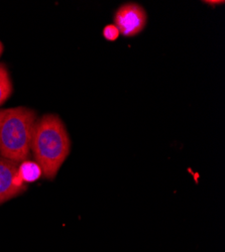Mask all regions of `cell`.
<instances>
[{
	"mask_svg": "<svg viewBox=\"0 0 225 252\" xmlns=\"http://www.w3.org/2000/svg\"><path fill=\"white\" fill-rule=\"evenodd\" d=\"M31 151L47 180H54L71 151V140L58 115L46 114L34 124Z\"/></svg>",
	"mask_w": 225,
	"mask_h": 252,
	"instance_id": "6da1fadb",
	"label": "cell"
},
{
	"mask_svg": "<svg viewBox=\"0 0 225 252\" xmlns=\"http://www.w3.org/2000/svg\"><path fill=\"white\" fill-rule=\"evenodd\" d=\"M36 119L26 107L0 109V157L16 163L27 160Z\"/></svg>",
	"mask_w": 225,
	"mask_h": 252,
	"instance_id": "7a4b0ae2",
	"label": "cell"
},
{
	"mask_svg": "<svg viewBox=\"0 0 225 252\" xmlns=\"http://www.w3.org/2000/svg\"><path fill=\"white\" fill-rule=\"evenodd\" d=\"M148 22L146 10L139 4L127 3L121 5L115 13V27L125 36H134L142 32Z\"/></svg>",
	"mask_w": 225,
	"mask_h": 252,
	"instance_id": "3957f363",
	"label": "cell"
},
{
	"mask_svg": "<svg viewBox=\"0 0 225 252\" xmlns=\"http://www.w3.org/2000/svg\"><path fill=\"white\" fill-rule=\"evenodd\" d=\"M26 191L27 185L18 174L17 163L0 157V205Z\"/></svg>",
	"mask_w": 225,
	"mask_h": 252,
	"instance_id": "277c9868",
	"label": "cell"
},
{
	"mask_svg": "<svg viewBox=\"0 0 225 252\" xmlns=\"http://www.w3.org/2000/svg\"><path fill=\"white\" fill-rule=\"evenodd\" d=\"M18 174L25 183H32L43 176L42 170L35 161L25 160L18 166Z\"/></svg>",
	"mask_w": 225,
	"mask_h": 252,
	"instance_id": "5b68a950",
	"label": "cell"
},
{
	"mask_svg": "<svg viewBox=\"0 0 225 252\" xmlns=\"http://www.w3.org/2000/svg\"><path fill=\"white\" fill-rule=\"evenodd\" d=\"M12 93V83L4 64H0V106L10 97Z\"/></svg>",
	"mask_w": 225,
	"mask_h": 252,
	"instance_id": "8992f818",
	"label": "cell"
},
{
	"mask_svg": "<svg viewBox=\"0 0 225 252\" xmlns=\"http://www.w3.org/2000/svg\"><path fill=\"white\" fill-rule=\"evenodd\" d=\"M120 32L119 31L117 30V28L114 26V25H109L107 27L104 28L103 30V35L106 39L110 40V41H113L115 39L118 38Z\"/></svg>",
	"mask_w": 225,
	"mask_h": 252,
	"instance_id": "52a82bcc",
	"label": "cell"
},
{
	"mask_svg": "<svg viewBox=\"0 0 225 252\" xmlns=\"http://www.w3.org/2000/svg\"><path fill=\"white\" fill-rule=\"evenodd\" d=\"M205 3H208V4H222L224 3L223 1H204Z\"/></svg>",
	"mask_w": 225,
	"mask_h": 252,
	"instance_id": "ba28073f",
	"label": "cell"
},
{
	"mask_svg": "<svg viewBox=\"0 0 225 252\" xmlns=\"http://www.w3.org/2000/svg\"><path fill=\"white\" fill-rule=\"evenodd\" d=\"M2 51H3V46H2V44H1V41H0V56H1Z\"/></svg>",
	"mask_w": 225,
	"mask_h": 252,
	"instance_id": "9c48e42d",
	"label": "cell"
}]
</instances>
